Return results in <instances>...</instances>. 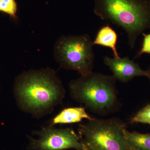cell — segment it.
<instances>
[{
    "instance_id": "52a82bcc",
    "label": "cell",
    "mask_w": 150,
    "mask_h": 150,
    "mask_svg": "<svg viewBox=\"0 0 150 150\" xmlns=\"http://www.w3.org/2000/svg\"><path fill=\"white\" fill-rule=\"evenodd\" d=\"M103 62L109 67L116 80L126 83L136 77L145 76L150 81V68L147 70L142 69L139 65L129 57L112 58L105 56Z\"/></svg>"
},
{
    "instance_id": "277c9868",
    "label": "cell",
    "mask_w": 150,
    "mask_h": 150,
    "mask_svg": "<svg viewBox=\"0 0 150 150\" xmlns=\"http://www.w3.org/2000/svg\"><path fill=\"white\" fill-rule=\"evenodd\" d=\"M127 127L118 118H93L80 124L78 132L87 150H130L124 137Z\"/></svg>"
},
{
    "instance_id": "8fae6325",
    "label": "cell",
    "mask_w": 150,
    "mask_h": 150,
    "mask_svg": "<svg viewBox=\"0 0 150 150\" xmlns=\"http://www.w3.org/2000/svg\"><path fill=\"white\" fill-rule=\"evenodd\" d=\"M17 11L18 4L16 0H0V12L6 14L16 20Z\"/></svg>"
},
{
    "instance_id": "9c48e42d",
    "label": "cell",
    "mask_w": 150,
    "mask_h": 150,
    "mask_svg": "<svg viewBox=\"0 0 150 150\" xmlns=\"http://www.w3.org/2000/svg\"><path fill=\"white\" fill-rule=\"evenodd\" d=\"M118 35L114 29L108 25H104L100 28L93 41V45H99L111 49L115 58H119L116 45Z\"/></svg>"
},
{
    "instance_id": "7a4b0ae2",
    "label": "cell",
    "mask_w": 150,
    "mask_h": 150,
    "mask_svg": "<svg viewBox=\"0 0 150 150\" xmlns=\"http://www.w3.org/2000/svg\"><path fill=\"white\" fill-rule=\"evenodd\" d=\"M95 14L126 33L131 49L137 38L150 28V0H94Z\"/></svg>"
},
{
    "instance_id": "6da1fadb",
    "label": "cell",
    "mask_w": 150,
    "mask_h": 150,
    "mask_svg": "<svg viewBox=\"0 0 150 150\" xmlns=\"http://www.w3.org/2000/svg\"><path fill=\"white\" fill-rule=\"evenodd\" d=\"M13 91L19 109L37 119L51 114L66 94L56 71L48 67L20 74L15 79Z\"/></svg>"
},
{
    "instance_id": "ba28073f",
    "label": "cell",
    "mask_w": 150,
    "mask_h": 150,
    "mask_svg": "<svg viewBox=\"0 0 150 150\" xmlns=\"http://www.w3.org/2000/svg\"><path fill=\"white\" fill-rule=\"evenodd\" d=\"M93 118L88 115L82 107H69L61 110L52 118L48 126L53 127L59 124H73L79 123L83 119L92 120Z\"/></svg>"
},
{
    "instance_id": "5bb4252c",
    "label": "cell",
    "mask_w": 150,
    "mask_h": 150,
    "mask_svg": "<svg viewBox=\"0 0 150 150\" xmlns=\"http://www.w3.org/2000/svg\"><path fill=\"white\" fill-rule=\"evenodd\" d=\"M1 85H0V92H1Z\"/></svg>"
},
{
    "instance_id": "7c38bea8",
    "label": "cell",
    "mask_w": 150,
    "mask_h": 150,
    "mask_svg": "<svg viewBox=\"0 0 150 150\" xmlns=\"http://www.w3.org/2000/svg\"><path fill=\"white\" fill-rule=\"evenodd\" d=\"M131 123H142L150 125V104L147 105L131 117Z\"/></svg>"
},
{
    "instance_id": "8992f818",
    "label": "cell",
    "mask_w": 150,
    "mask_h": 150,
    "mask_svg": "<svg viewBox=\"0 0 150 150\" xmlns=\"http://www.w3.org/2000/svg\"><path fill=\"white\" fill-rule=\"evenodd\" d=\"M35 138L27 135V150H87L80 137L73 129L43 127L34 131Z\"/></svg>"
},
{
    "instance_id": "4fadbf2b",
    "label": "cell",
    "mask_w": 150,
    "mask_h": 150,
    "mask_svg": "<svg viewBox=\"0 0 150 150\" xmlns=\"http://www.w3.org/2000/svg\"><path fill=\"white\" fill-rule=\"evenodd\" d=\"M142 35L144 38L142 47L135 56V59L139 58L144 54H150V33L146 34L144 33Z\"/></svg>"
},
{
    "instance_id": "5b68a950",
    "label": "cell",
    "mask_w": 150,
    "mask_h": 150,
    "mask_svg": "<svg viewBox=\"0 0 150 150\" xmlns=\"http://www.w3.org/2000/svg\"><path fill=\"white\" fill-rule=\"evenodd\" d=\"M92 40L88 34L59 38L54 46L55 60L67 70L76 71L84 76L93 72L95 55Z\"/></svg>"
},
{
    "instance_id": "3957f363",
    "label": "cell",
    "mask_w": 150,
    "mask_h": 150,
    "mask_svg": "<svg viewBox=\"0 0 150 150\" xmlns=\"http://www.w3.org/2000/svg\"><path fill=\"white\" fill-rule=\"evenodd\" d=\"M116 80L113 76L92 72L70 82V95L92 112L108 115L116 111L120 105Z\"/></svg>"
},
{
    "instance_id": "30bf717a",
    "label": "cell",
    "mask_w": 150,
    "mask_h": 150,
    "mask_svg": "<svg viewBox=\"0 0 150 150\" xmlns=\"http://www.w3.org/2000/svg\"><path fill=\"white\" fill-rule=\"evenodd\" d=\"M124 137L130 150H150V134L124 131Z\"/></svg>"
}]
</instances>
